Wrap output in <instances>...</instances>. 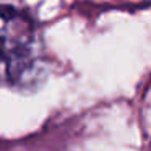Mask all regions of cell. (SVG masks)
I'll return each instance as SVG.
<instances>
[{
	"mask_svg": "<svg viewBox=\"0 0 151 151\" xmlns=\"http://www.w3.org/2000/svg\"><path fill=\"white\" fill-rule=\"evenodd\" d=\"M41 75L37 33L26 15L0 5V83L29 86Z\"/></svg>",
	"mask_w": 151,
	"mask_h": 151,
	"instance_id": "obj_1",
	"label": "cell"
}]
</instances>
